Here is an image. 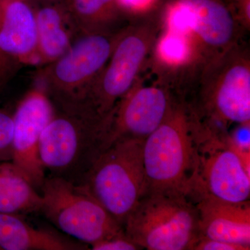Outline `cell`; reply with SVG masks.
Listing matches in <instances>:
<instances>
[{
  "label": "cell",
  "instance_id": "obj_1",
  "mask_svg": "<svg viewBox=\"0 0 250 250\" xmlns=\"http://www.w3.org/2000/svg\"><path fill=\"white\" fill-rule=\"evenodd\" d=\"M202 120L177 98L160 126L143 143L147 190H175L190 195L199 166Z\"/></svg>",
  "mask_w": 250,
  "mask_h": 250
},
{
  "label": "cell",
  "instance_id": "obj_2",
  "mask_svg": "<svg viewBox=\"0 0 250 250\" xmlns=\"http://www.w3.org/2000/svg\"><path fill=\"white\" fill-rule=\"evenodd\" d=\"M54 106L39 143V157L52 176L81 184L107 147L108 119L82 108Z\"/></svg>",
  "mask_w": 250,
  "mask_h": 250
},
{
  "label": "cell",
  "instance_id": "obj_3",
  "mask_svg": "<svg viewBox=\"0 0 250 250\" xmlns=\"http://www.w3.org/2000/svg\"><path fill=\"white\" fill-rule=\"evenodd\" d=\"M123 230L141 249L192 250L200 238L196 205L179 190H147Z\"/></svg>",
  "mask_w": 250,
  "mask_h": 250
},
{
  "label": "cell",
  "instance_id": "obj_4",
  "mask_svg": "<svg viewBox=\"0 0 250 250\" xmlns=\"http://www.w3.org/2000/svg\"><path fill=\"white\" fill-rule=\"evenodd\" d=\"M200 68L195 102H187L197 116L220 128L250 122L248 51L236 44Z\"/></svg>",
  "mask_w": 250,
  "mask_h": 250
},
{
  "label": "cell",
  "instance_id": "obj_5",
  "mask_svg": "<svg viewBox=\"0 0 250 250\" xmlns=\"http://www.w3.org/2000/svg\"><path fill=\"white\" fill-rule=\"evenodd\" d=\"M145 140L123 138L111 143L91 166L82 185L123 227L147 190Z\"/></svg>",
  "mask_w": 250,
  "mask_h": 250
},
{
  "label": "cell",
  "instance_id": "obj_6",
  "mask_svg": "<svg viewBox=\"0 0 250 250\" xmlns=\"http://www.w3.org/2000/svg\"><path fill=\"white\" fill-rule=\"evenodd\" d=\"M122 30L82 34L60 58L39 72V85L55 106L76 108L108 62Z\"/></svg>",
  "mask_w": 250,
  "mask_h": 250
},
{
  "label": "cell",
  "instance_id": "obj_7",
  "mask_svg": "<svg viewBox=\"0 0 250 250\" xmlns=\"http://www.w3.org/2000/svg\"><path fill=\"white\" fill-rule=\"evenodd\" d=\"M158 29L151 22L122 29L108 62L78 108L108 119L118 102L137 82L148 55L154 49Z\"/></svg>",
  "mask_w": 250,
  "mask_h": 250
},
{
  "label": "cell",
  "instance_id": "obj_8",
  "mask_svg": "<svg viewBox=\"0 0 250 250\" xmlns=\"http://www.w3.org/2000/svg\"><path fill=\"white\" fill-rule=\"evenodd\" d=\"M41 213L64 233L91 245L124 232L84 186L50 176L41 188Z\"/></svg>",
  "mask_w": 250,
  "mask_h": 250
},
{
  "label": "cell",
  "instance_id": "obj_9",
  "mask_svg": "<svg viewBox=\"0 0 250 250\" xmlns=\"http://www.w3.org/2000/svg\"><path fill=\"white\" fill-rule=\"evenodd\" d=\"M167 30L185 38L201 67L236 45V16L220 0H177L167 13Z\"/></svg>",
  "mask_w": 250,
  "mask_h": 250
},
{
  "label": "cell",
  "instance_id": "obj_10",
  "mask_svg": "<svg viewBox=\"0 0 250 250\" xmlns=\"http://www.w3.org/2000/svg\"><path fill=\"white\" fill-rule=\"evenodd\" d=\"M204 125L199 166L190 195H207L223 201H250V166L229 142L221 128Z\"/></svg>",
  "mask_w": 250,
  "mask_h": 250
},
{
  "label": "cell",
  "instance_id": "obj_11",
  "mask_svg": "<svg viewBox=\"0 0 250 250\" xmlns=\"http://www.w3.org/2000/svg\"><path fill=\"white\" fill-rule=\"evenodd\" d=\"M176 98L164 85L137 81L108 118L107 147L123 138L146 140L166 119Z\"/></svg>",
  "mask_w": 250,
  "mask_h": 250
},
{
  "label": "cell",
  "instance_id": "obj_12",
  "mask_svg": "<svg viewBox=\"0 0 250 250\" xmlns=\"http://www.w3.org/2000/svg\"><path fill=\"white\" fill-rule=\"evenodd\" d=\"M54 104L40 85L28 91L14 111L13 163L36 189L45 181L39 157L41 134L53 116Z\"/></svg>",
  "mask_w": 250,
  "mask_h": 250
},
{
  "label": "cell",
  "instance_id": "obj_13",
  "mask_svg": "<svg viewBox=\"0 0 250 250\" xmlns=\"http://www.w3.org/2000/svg\"><path fill=\"white\" fill-rule=\"evenodd\" d=\"M37 64L32 0H0V93L22 67Z\"/></svg>",
  "mask_w": 250,
  "mask_h": 250
},
{
  "label": "cell",
  "instance_id": "obj_14",
  "mask_svg": "<svg viewBox=\"0 0 250 250\" xmlns=\"http://www.w3.org/2000/svg\"><path fill=\"white\" fill-rule=\"evenodd\" d=\"M37 35V66L60 58L82 34L66 0L33 1Z\"/></svg>",
  "mask_w": 250,
  "mask_h": 250
},
{
  "label": "cell",
  "instance_id": "obj_15",
  "mask_svg": "<svg viewBox=\"0 0 250 250\" xmlns=\"http://www.w3.org/2000/svg\"><path fill=\"white\" fill-rule=\"evenodd\" d=\"M194 202L200 236L250 248V201L233 203L201 195Z\"/></svg>",
  "mask_w": 250,
  "mask_h": 250
},
{
  "label": "cell",
  "instance_id": "obj_16",
  "mask_svg": "<svg viewBox=\"0 0 250 250\" xmlns=\"http://www.w3.org/2000/svg\"><path fill=\"white\" fill-rule=\"evenodd\" d=\"M85 250L55 233L31 226L21 215L0 212V250Z\"/></svg>",
  "mask_w": 250,
  "mask_h": 250
},
{
  "label": "cell",
  "instance_id": "obj_17",
  "mask_svg": "<svg viewBox=\"0 0 250 250\" xmlns=\"http://www.w3.org/2000/svg\"><path fill=\"white\" fill-rule=\"evenodd\" d=\"M42 204L41 194L12 161L0 162V212L36 213Z\"/></svg>",
  "mask_w": 250,
  "mask_h": 250
},
{
  "label": "cell",
  "instance_id": "obj_18",
  "mask_svg": "<svg viewBox=\"0 0 250 250\" xmlns=\"http://www.w3.org/2000/svg\"><path fill=\"white\" fill-rule=\"evenodd\" d=\"M82 34L110 30L123 11L118 0H66Z\"/></svg>",
  "mask_w": 250,
  "mask_h": 250
},
{
  "label": "cell",
  "instance_id": "obj_19",
  "mask_svg": "<svg viewBox=\"0 0 250 250\" xmlns=\"http://www.w3.org/2000/svg\"><path fill=\"white\" fill-rule=\"evenodd\" d=\"M157 55L170 66L194 65L191 49L185 38L167 30L158 42Z\"/></svg>",
  "mask_w": 250,
  "mask_h": 250
},
{
  "label": "cell",
  "instance_id": "obj_20",
  "mask_svg": "<svg viewBox=\"0 0 250 250\" xmlns=\"http://www.w3.org/2000/svg\"><path fill=\"white\" fill-rule=\"evenodd\" d=\"M14 137V111L0 108V162L11 161Z\"/></svg>",
  "mask_w": 250,
  "mask_h": 250
},
{
  "label": "cell",
  "instance_id": "obj_21",
  "mask_svg": "<svg viewBox=\"0 0 250 250\" xmlns=\"http://www.w3.org/2000/svg\"><path fill=\"white\" fill-rule=\"evenodd\" d=\"M229 142L241 155L246 165L250 166V126L248 123L238 124L228 136Z\"/></svg>",
  "mask_w": 250,
  "mask_h": 250
},
{
  "label": "cell",
  "instance_id": "obj_22",
  "mask_svg": "<svg viewBox=\"0 0 250 250\" xmlns=\"http://www.w3.org/2000/svg\"><path fill=\"white\" fill-rule=\"evenodd\" d=\"M93 250H141L125 235V232L106 238L90 246Z\"/></svg>",
  "mask_w": 250,
  "mask_h": 250
},
{
  "label": "cell",
  "instance_id": "obj_23",
  "mask_svg": "<svg viewBox=\"0 0 250 250\" xmlns=\"http://www.w3.org/2000/svg\"><path fill=\"white\" fill-rule=\"evenodd\" d=\"M250 247L200 236L192 250H249Z\"/></svg>",
  "mask_w": 250,
  "mask_h": 250
},
{
  "label": "cell",
  "instance_id": "obj_24",
  "mask_svg": "<svg viewBox=\"0 0 250 250\" xmlns=\"http://www.w3.org/2000/svg\"><path fill=\"white\" fill-rule=\"evenodd\" d=\"M238 10V16L242 22L249 27L250 23V0H233Z\"/></svg>",
  "mask_w": 250,
  "mask_h": 250
},
{
  "label": "cell",
  "instance_id": "obj_25",
  "mask_svg": "<svg viewBox=\"0 0 250 250\" xmlns=\"http://www.w3.org/2000/svg\"><path fill=\"white\" fill-rule=\"evenodd\" d=\"M148 1L149 0H118V2L124 11L141 9L143 6L147 4Z\"/></svg>",
  "mask_w": 250,
  "mask_h": 250
},
{
  "label": "cell",
  "instance_id": "obj_26",
  "mask_svg": "<svg viewBox=\"0 0 250 250\" xmlns=\"http://www.w3.org/2000/svg\"><path fill=\"white\" fill-rule=\"evenodd\" d=\"M33 1H50V0H33Z\"/></svg>",
  "mask_w": 250,
  "mask_h": 250
}]
</instances>
